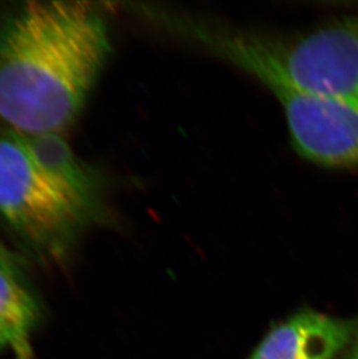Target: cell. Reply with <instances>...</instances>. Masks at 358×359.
I'll list each match as a JSON object with an SVG mask.
<instances>
[{"mask_svg": "<svg viewBox=\"0 0 358 359\" xmlns=\"http://www.w3.org/2000/svg\"><path fill=\"white\" fill-rule=\"evenodd\" d=\"M110 50L92 4H24L0 27V119L22 135L61 133L88 102Z\"/></svg>", "mask_w": 358, "mask_h": 359, "instance_id": "1", "label": "cell"}, {"mask_svg": "<svg viewBox=\"0 0 358 359\" xmlns=\"http://www.w3.org/2000/svg\"><path fill=\"white\" fill-rule=\"evenodd\" d=\"M257 79L270 88L358 102V15L293 38L257 40Z\"/></svg>", "mask_w": 358, "mask_h": 359, "instance_id": "2", "label": "cell"}, {"mask_svg": "<svg viewBox=\"0 0 358 359\" xmlns=\"http://www.w3.org/2000/svg\"><path fill=\"white\" fill-rule=\"evenodd\" d=\"M0 217L39 250L61 255L95 215L53 183L11 130L0 134Z\"/></svg>", "mask_w": 358, "mask_h": 359, "instance_id": "3", "label": "cell"}, {"mask_svg": "<svg viewBox=\"0 0 358 359\" xmlns=\"http://www.w3.org/2000/svg\"><path fill=\"white\" fill-rule=\"evenodd\" d=\"M271 91L284 109L291 140L300 156L328 168L358 166V102L290 88Z\"/></svg>", "mask_w": 358, "mask_h": 359, "instance_id": "4", "label": "cell"}, {"mask_svg": "<svg viewBox=\"0 0 358 359\" xmlns=\"http://www.w3.org/2000/svg\"><path fill=\"white\" fill-rule=\"evenodd\" d=\"M345 325L319 313H299L272 329L249 359H333L347 341Z\"/></svg>", "mask_w": 358, "mask_h": 359, "instance_id": "5", "label": "cell"}, {"mask_svg": "<svg viewBox=\"0 0 358 359\" xmlns=\"http://www.w3.org/2000/svg\"><path fill=\"white\" fill-rule=\"evenodd\" d=\"M19 135L41 171L98 217L102 205V178L78 158L61 133Z\"/></svg>", "mask_w": 358, "mask_h": 359, "instance_id": "6", "label": "cell"}, {"mask_svg": "<svg viewBox=\"0 0 358 359\" xmlns=\"http://www.w3.org/2000/svg\"><path fill=\"white\" fill-rule=\"evenodd\" d=\"M37 320V302L31 291L0 255V350L13 351L17 359H32Z\"/></svg>", "mask_w": 358, "mask_h": 359, "instance_id": "7", "label": "cell"}, {"mask_svg": "<svg viewBox=\"0 0 358 359\" xmlns=\"http://www.w3.org/2000/svg\"><path fill=\"white\" fill-rule=\"evenodd\" d=\"M354 359H358V339H357V346H356L355 357H354Z\"/></svg>", "mask_w": 358, "mask_h": 359, "instance_id": "8", "label": "cell"}]
</instances>
